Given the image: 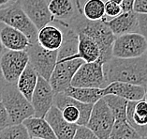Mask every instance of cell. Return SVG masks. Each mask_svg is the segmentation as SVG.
<instances>
[{
	"label": "cell",
	"instance_id": "obj_27",
	"mask_svg": "<svg viewBox=\"0 0 147 139\" xmlns=\"http://www.w3.org/2000/svg\"><path fill=\"white\" fill-rule=\"evenodd\" d=\"M82 13L87 20H101L105 17V3L103 0H87L82 7Z\"/></svg>",
	"mask_w": 147,
	"mask_h": 139
},
{
	"label": "cell",
	"instance_id": "obj_14",
	"mask_svg": "<svg viewBox=\"0 0 147 139\" xmlns=\"http://www.w3.org/2000/svg\"><path fill=\"white\" fill-rule=\"evenodd\" d=\"M125 119L142 137L147 135V102L145 99L127 102Z\"/></svg>",
	"mask_w": 147,
	"mask_h": 139
},
{
	"label": "cell",
	"instance_id": "obj_25",
	"mask_svg": "<svg viewBox=\"0 0 147 139\" xmlns=\"http://www.w3.org/2000/svg\"><path fill=\"white\" fill-rule=\"evenodd\" d=\"M142 136L127 119H117L114 121L110 139H141Z\"/></svg>",
	"mask_w": 147,
	"mask_h": 139
},
{
	"label": "cell",
	"instance_id": "obj_37",
	"mask_svg": "<svg viewBox=\"0 0 147 139\" xmlns=\"http://www.w3.org/2000/svg\"><path fill=\"white\" fill-rule=\"evenodd\" d=\"M6 48L3 46V44H2V42H1V41H0V56H1L3 54H4V52L6 51Z\"/></svg>",
	"mask_w": 147,
	"mask_h": 139
},
{
	"label": "cell",
	"instance_id": "obj_19",
	"mask_svg": "<svg viewBox=\"0 0 147 139\" xmlns=\"http://www.w3.org/2000/svg\"><path fill=\"white\" fill-rule=\"evenodd\" d=\"M2 24L0 28V41L7 50L22 51L29 47L31 42L23 32L7 24Z\"/></svg>",
	"mask_w": 147,
	"mask_h": 139
},
{
	"label": "cell",
	"instance_id": "obj_30",
	"mask_svg": "<svg viewBox=\"0 0 147 139\" xmlns=\"http://www.w3.org/2000/svg\"><path fill=\"white\" fill-rule=\"evenodd\" d=\"M122 12L123 10H122L121 5L115 4V3L111 1H107L105 3V14L107 16L113 18V17L119 15Z\"/></svg>",
	"mask_w": 147,
	"mask_h": 139
},
{
	"label": "cell",
	"instance_id": "obj_3",
	"mask_svg": "<svg viewBox=\"0 0 147 139\" xmlns=\"http://www.w3.org/2000/svg\"><path fill=\"white\" fill-rule=\"evenodd\" d=\"M1 102L8 111L10 125L23 123L24 119L34 116L31 102L19 91L16 84L7 83L2 91Z\"/></svg>",
	"mask_w": 147,
	"mask_h": 139
},
{
	"label": "cell",
	"instance_id": "obj_1",
	"mask_svg": "<svg viewBox=\"0 0 147 139\" xmlns=\"http://www.w3.org/2000/svg\"><path fill=\"white\" fill-rule=\"evenodd\" d=\"M107 84L125 82L147 87V55L133 58H113L103 64Z\"/></svg>",
	"mask_w": 147,
	"mask_h": 139
},
{
	"label": "cell",
	"instance_id": "obj_31",
	"mask_svg": "<svg viewBox=\"0 0 147 139\" xmlns=\"http://www.w3.org/2000/svg\"><path fill=\"white\" fill-rule=\"evenodd\" d=\"M10 125L9 117L3 102L0 101V130Z\"/></svg>",
	"mask_w": 147,
	"mask_h": 139
},
{
	"label": "cell",
	"instance_id": "obj_32",
	"mask_svg": "<svg viewBox=\"0 0 147 139\" xmlns=\"http://www.w3.org/2000/svg\"><path fill=\"white\" fill-rule=\"evenodd\" d=\"M138 28L147 40V14H138Z\"/></svg>",
	"mask_w": 147,
	"mask_h": 139
},
{
	"label": "cell",
	"instance_id": "obj_40",
	"mask_svg": "<svg viewBox=\"0 0 147 139\" xmlns=\"http://www.w3.org/2000/svg\"><path fill=\"white\" fill-rule=\"evenodd\" d=\"M141 139H147V135H145V136H142Z\"/></svg>",
	"mask_w": 147,
	"mask_h": 139
},
{
	"label": "cell",
	"instance_id": "obj_42",
	"mask_svg": "<svg viewBox=\"0 0 147 139\" xmlns=\"http://www.w3.org/2000/svg\"><path fill=\"white\" fill-rule=\"evenodd\" d=\"M145 55H147V49H146V52H145Z\"/></svg>",
	"mask_w": 147,
	"mask_h": 139
},
{
	"label": "cell",
	"instance_id": "obj_24",
	"mask_svg": "<svg viewBox=\"0 0 147 139\" xmlns=\"http://www.w3.org/2000/svg\"><path fill=\"white\" fill-rule=\"evenodd\" d=\"M64 93L71 98L77 100L79 102L84 103H91V104H94L99 99L103 97L102 88L77 87H73L71 85L64 91Z\"/></svg>",
	"mask_w": 147,
	"mask_h": 139
},
{
	"label": "cell",
	"instance_id": "obj_34",
	"mask_svg": "<svg viewBox=\"0 0 147 139\" xmlns=\"http://www.w3.org/2000/svg\"><path fill=\"white\" fill-rule=\"evenodd\" d=\"M135 0H123L121 3V8L123 12H129V10H133Z\"/></svg>",
	"mask_w": 147,
	"mask_h": 139
},
{
	"label": "cell",
	"instance_id": "obj_5",
	"mask_svg": "<svg viewBox=\"0 0 147 139\" xmlns=\"http://www.w3.org/2000/svg\"><path fill=\"white\" fill-rule=\"evenodd\" d=\"M0 24H7L23 32L31 43L37 42L38 29L18 1L0 9Z\"/></svg>",
	"mask_w": 147,
	"mask_h": 139
},
{
	"label": "cell",
	"instance_id": "obj_8",
	"mask_svg": "<svg viewBox=\"0 0 147 139\" xmlns=\"http://www.w3.org/2000/svg\"><path fill=\"white\" fill-rule=\"evenodd\" d=\"M70 85L77 87L104 88L108 84L104 75L103 63L99 60L84 62L75 73Z\"/></svg>",
	"mask_w": 147,
	"mask_h": 139
},
{
	"label": "cell",
	"instance_id": "obj_12",
	"mask_svg": "<svg viewBox=\"0 0 147 139\" xmlns=\"http://www.w3.org/2000/svg\"><path fill=\"white\" fill-rule=\"evenodd\" d=\"M55 94L50 82L38 75L31 99V104L34 108V117H45L47 112L53 105Z\"/></svg>",
	"mask_w": 147,
	"mask_h": 139
},
{
	"label": "cell",
	"instance_id": "obj_15",
	"mask_svg": "<svg viewBox=\"0 0 147 139\" xmlns=\"http://www.w3.org/2000/svg\"><path fill=\"white\" fill-rule=\"evenodd\" d=\"M45 119L51 125L56 139H73L78 125L69 123L64 119L62 113L55 105H53L50 108L45 116Z\"/></svg>",
	"mask_w": 147,
	"mask_h": 139
},
{
	"label": "cell",
	"instance_id": "obj_36",
	"mask_svg": "<svg viewBox=\"0 0 147 139\" xmlns=\"http://www.w3.org/2000/svg\"><path fill=\"white\" fill-rule=\"evenodd\" d=\"M12 1L13 0H0V9L9 6V4H11Z\"/></svg>",
	"mask_w": 147,
	"mask_h": 139
},
{
	"label": "cell",
	"instance_id": "obj_7",
	"mask_svg": "<svg viewBox=\"0 0 147 139\" xmlns=\"http://www.w3.org/2000/svg\"><path fill=\"white\" fill-rule=\"evenodd\" d=\"M114 121L115 119L102 97L93 105L86 127L90 129L98 139H110Z\"/></svg>",
	"mask_w": 147,
	"mask_h": 139
},
{
	"label": "cell",
	"instance_id": "obj_21",
	"mask_svg": "<svg viewBox=\"0 0 147 139\" xmlns=\"http://www.w3.org/2000/svg\"><path fill=\"white\" fill-rule=\"evenodd\" d=\"M78 51L67 59L80 58L84 62H94L100 58V48L91 37L84 33H78ZM65 59V60H67ZM60 61V60H59Z\"/></svg>",
	"mask_w": 147,
	"mask_h": 139
},
{
	"label": "cell",
	"instance_id": "obj_10",
	"mask_svg": "<svg viewBox=\"0 0 147 139\" xmlns=\"http://www.w3.org/2000/svg\"><path fill=\"white\" fill-rule=\"evenodd\" d=\"M28 63L29 56L26 50H6L0 56V71L5 81L9 84H16Z\"/></svg>",
	"mask_w": 147,
	"mask_h": 139
},
{
	"label": "cell",
	"instance_id": "obj_28",
	"mask_svg": "<svg viewBox=\"0 0 147 139\" xmlns=\"http://www.w3.org/2000/svg\"><path fill=\"white\" fill-rule=\"evenodd\" d=\"M0 139H30L23 123L12 124L0 131Z\"/></svg>",
	"mask_w": 147,
	"mask_h": 139
},
{
	"label": "cell",
	"instance_id": "obj_17",
	"mask_svg": "<svg viewBox=\"0 0 147 139\" xmlns=\"http://www.w3.org/2000/svg\"><path fill=\"white\" fill-rule=\"evenodd\" d=\"M49 10L53 20L67 24L81 13L79 0H50Z\"/></svg>",
	"mask_w": 147,
	"mask_h": 139
},
{
	"label": "cell",
	"instance_id": "obj_26",
	"mask_svg": "<svg viewBox=\"0 0 147 139\" xmlns=\"http://www.w3.org/2000/svg\"><path fill=\"white\" fill-rule=\"evenodd\" d=\"M103 99L107 105L112 111L115 120L117 119H125L127 115V100H125L119 96L113 94H107L103 96Z\"/></svg>",
	"mask_w": 147,
	"mask_h": 139
},
{
	"label": "cell",
	"instance_id": "obj_39",
	"mask_svg": "<svg viewBox=\"0 0 147 139\" xmlns=\"http://www.w3.org/2000/svg\"><path fill=\"white\" fill-rule=\"evenodd\" d=\"M144 99H145V101L147 102V87H146V90H145V95H144Z\"/></svg>",
	"mask_w": 147,
	"mask_h": 139
},
{
	"label": "cell",
	"instance_id": "obj_9",
	"mask_svg": "<svg viewBox=\"0 0 147 139\" xmlns=\"http://www.w3.org/2000/svg\"><path fill=\"white\" fill-rule=\"evenodd\" d=\"M29 56V64L39 76L50 80L51 74L57 62L58 50H48L41 47L37 42L31 43L26 49Z\"/></svg>",
	"mask_w": 147,
	"mask_h": 139
},
{
	"label": "cell",
	"instance_id": "obj_43",
	"mask_svg": "<svg viewBox=\"0 0 147 139\" xmlns=\"http://www.w3.org/2000/svg\"><path fill=\"white\" fill-rule=\"evenodd\" d=\"M0 131H1V130H0Z\"/></svg>",
	"mask_w": 147,
	"mask_h": 139
},
{
	"label": "cell",
	"instance_id": "obj_20",
	"mask_svg": "<svg viewBox=\"0 0 147 139\" xmlns=\"http://www.w3.org/2000/svg\"><path fill=\"white\" fill-rule=\"evenodd\" d=\"M37 41L45 49L58 50L64 41V32L59 26L50 23L38 29Z\"/></svg>",
	"mask_w": 147,
	"mask_h": 139
},
{
	"label": "cell",
	"instance_id": "obj_18",
	"mask_svg": "<svg viewBox=\"0 0 147 139\" xmlns=\"http://www.w3.org/2000/svg\"><path fill=\"white\" fill-rule=\"evenodd\" d=\"M107 24L115 37L129 32H139L138 13L134 10L122 12L118 16L107 21Z\"/></svg>",
	"mask_w": 147,
	"mask_h": 139
},
{
	"label": "cell",
	"instance_id": "obj_29",
	"mask_svg": "<svg viewBox=\"0 0 147 139\" xmlns=\"http://www.w3.org/2000/svg\"><path fill=\"white\" fill-rule=\"evenodd\" d=\"M73 139H98V137L86 126H78Z\"/></svg>",
	"mask_w": 147,
	"mask_h": 139
},
{
	"label": "cell",
	"instance_id": "obj_35",
	"mask_svg": "<svg viewBox=\"0 0 147 139\" xmlns=\"http://www.w3.org/2000/svg\"><path fill=\"white\" fill-rule=\"evenodd\" d=\"M7 85V82L5 81L4 77L2 75V73L0 71V101H1V95H2V91L4 90L5 85Z\"/></svg>",
	"mask_w": 147,
	"mask_h": 139
},
{
	"label": "cell",
	"instance_id": "obj_33",
	"mask_svg": "<svg viewBox=\"0 0 147 139\" xmlns=\"http://www.w3.org/2000/svg\"><path fill=\"white\" fill-rule=\"evenodd\" d=\"M133 10L138 14H147V0H135Z\"/></svg>",
	"mask_w": 147,
	"mask_h": 139
},
{
	"label": "cell",
	"instance_id": "obj_4",
	"mask_svg": "<svg viewBox=\"0 0 147 139\" xmlns=\"http://www.w3.org/2000/svg\"><path fill=\"white\" fill-rule=\"evenodd\" d=\"M53 105L60 110L64 119L67 122L78 126H86L94 104L79 102L61 92L55 94Z\"/></svg>",
	"mask_w": 147,
	"mask_h": 139
},
{
	"label": "cell",
	"instance_id": "obj_22",
	"mask_svg": "<svg viewBox=\"0 0 147 139\" xmlns=\"http://www.w3.org/2000/svg\"><path fill=\"white\" fill-rule=\"evenodd\" d=\"M30 137L42 139H56L51 125L45 117H30L23 121Z\"/></svg>",
	"mask_w": 147,
	"mask_h": 139
},
{
	"label": "cell",
	"instance_id": "obj_16",
	"mask_svg": "<svg viewBox=\"0 0 147 139\" xmlns=\"http://www.w3.org/2000/svg\"><path fill=\"white\" fill-rule=\"evenodd\" d=\"M146 88L142 85H134L125 82H112L102 88L103 96L113 94L127 101H140L144 99Z\"/></svg>",
	"mask_w": 147,
	"mask_h": 139
},
{
	"label": "cell",
	"instance_id": "obj_2",
	"mask_svg": "<svg viewBox=\"0 0 147 139\" xmlns=\"http://www.w3.org/2000/svg\"><path fill=\"white\" fill-rule=\"evenodd\" d=\"M69 26L78 33H84L91 37L100 48V58L103 64L113 58V44L115 40L114 35L107 24V20L103 18L98 21L87 20L82 12L69 23Z\"/></svg>",
	"mask_w": 147,
	"mask_h": 139
},
{
	"label": "cell",
	"instance_id": "obj_6",
	"mask_svg": "<svg viewBox=\"0 0 147 139\" xmlns=\"http://www.w3.org/2000/svg\"><path fill=\"white\" fill-rule=\"evenodd\" d=\"M147 40L140 32H129L115 38L113 44V56L133 58L145 54Z\"/></svg>",
	"mask_w": 147,
	"mask_h": 139
},
{
	"label": "cell",
	"instance_id": "obj_23",
	"mask_svg": "<svg viewBox=\"0 0 147 139\" xmlns=\"http://www.w3.org/2000/svg\"><path fill=\"white\" fill-rule=\"evenodd\" d=\"M38 74L37 73V72L28 63L26 69L24 70V72L21 73L20 77L17 80L16 85L18 90L29 102H31L32 95H33L36 85H37L38 82Z\"/></svg>",
	"mask_w": 147,
	"mask_h": 139
},
{
	"label": "cell",
	"instance_id": "obj_41",
	"mask_svg": "<svg viewBox=\"0 0 147 139\" xmlns=\"http://www.w3.org/2000/svg\"><path fill=\"white\" fill-rule=\"evenodd\" d=\"M30 139H42V138H33V137H30Z\"/></svg>",
	"mask_w": 147,
	"mask_h": 139
},
{
	"label": "cell",
	"instance_id": "obj_38",
	"mask_svg": "<svg viewBox=\"0 0 147 139\" xmlns=\"http://www.w3.org/2000/svg\"><path fill=\"white\" fill-rule=\"evenodd\" d=\"M108 1L113 2V3H115V4H118V5H121V3L123 0H108Z\"/></svg>",
	"mask_w": 147,
	"mask_h": 139
},
{
	"label": "cell",
	"instance_id": "obj_11",
	"mask_svg": "<svg viewBox=\"0 0 147 139\" xmlns=\"http://www.w3.org/2000/svg\"><path fill=\"white\" fill-rule=\"evenodd\" d=\"M84 62V60L80 58L60 60L56 62L49 80L55 93L64 92L69 87L75 73Z\"/></svg>",
	"mask_w": 147,
	"mask_h": 139
},
{
	"label": "cell",
	"instance_id": "obj_13",
	"mask_svg": "<svg viewBox=\"0 0 147 139\" xmlns=\"http://www.w3.org/2000/svg\"><path fill=\"white\" fill-rule=\"evenodd\" d=\"M17 1L38 29H40L41 27L53 21V17L49 10L50 0H17Z\"/></svg>",
	"mask_w": 147,
	"mask_h": 139
}]
</instances>
